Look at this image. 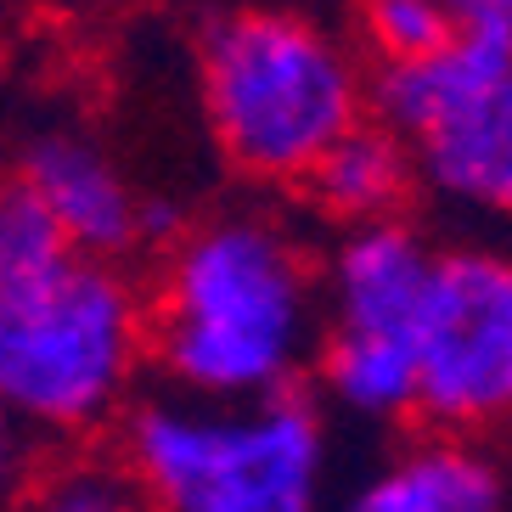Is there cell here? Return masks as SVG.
<instances>
[{"label":"cell","mask_w":512,"mask_h":512,"mask_svg":"<svg viewBox=\"0 0 512 512\" xmlns=\"http://www.w3.org/2000/svg\"><path fill=\"white\" fill-rule=\"evenodd\" d=\"M321 327V254L282 209H214L158 254L147 338L169 389L209 400L299 389Z\"/></svg>","instance_id":"1"},{"label":"cell","mask_w":512,"mask_h":512,"mask_svg":"<svg viewBox=\"0 0 512 512\" xmlns=\"http://www.w3.org/2000/svg\"><path fill=\"white\" fill-rule=\"evenodd\" d=\"M197 107L214 152L254 186H293L366 113V62L293 6H226L197 29Z\"/></svg>","instance_id":"2"},{"label":"cell","mask_w":512,"mask_h":512,"mask_svg":"<svg viewBox=\"0 0 512 512\" xmlns=\"http://www.w3.org/2000/svg\"><path fill=\"white\" fill-rule=\"evenodd\" d=\"M147 372V287L130 259L62 254L0 287V400L40 445L113 434Z\"/></svg>","instance_id":"3"},{"label":"cell","mask_w":512,"mask_h":512,"mask_svg":"<svg viewBox=\"0 0 512 512\" xmlns=\"http://www.w3.org/2000/svg\"><path fill=\"white\" fill-rule=\"evenodd\" d=\"M113 445L147 507L164 512H304L327 490L332 434L310 383L248 400L141 389Z\"/></svg>","instance_id":"4"},{"label":"cell","mask_w":512,"mask_h":512,"mask_svg":"<svg viewBox=\"0 0 512 512\" xmlns=\"http://www.w3.org/2000/svg\"><path fill=\"white\" fill-rule=\"evenodd\" d=\"M366 113L400 130L417 186L512 226V51L479 29L406 62H366Z\"/></svg>","instance_id":"5"},{"label":"cell","mask_w":512,"mask_h":512,"mask_svg":"<svg viewBox=\"0 0 512 512\" xmlns=\"http://www.w3.org/2000/svg\"><path fill=\"white\" fill-rule=\"evenodd\" d=\"M417 422L512 434V248L451 242L434 259L417 327Z\"/></svg>","instance_id":"6"},{"label":"cell","mask_w":512,"mask_h":512,"mask_svg":"<svg viewBox=\"0 0 512 512\" xmlns=\"http://www.w3.org/2000/svg\"><path fill=\"white\" fill-rule=\"evenodd\" d=\"M439 242L400 214L338 226L321 254V316L349 332H411L434 282Z\"/></svg>","instance_id":"7"},{"label":"cell","mask_w":512,"mask_h":512,"mask_svg":"<svg viewBox=\"0 0 512 512\" xmlns=\"http://www.w3.org/2000/svg\"><path fill=\"white\" fill-rule=\"evenodd\" d=\"M17 175L40 192L51 220L62 226L68 248L91 259H130L141 254V192L124 181V169L96 147L91 136H51L23 147Z\"/></svg>","instance_id":"8"},{"label":"cell","mask_w":512,"mask_h":512,"mask_svg":"<svg viewBox=\"0 0 512 512\" xmlns=\"http://www.w3.org/2000/svg\"><path fill=\"white\" fill-rule=\"evenodd\" d=\"M507 496L490 439L422 422L355 490L361 512H490Z\"/></svg>","instance_id":"9"},{"label":"cell","mask_w":512,"mask_h":512,"mask_svg":"<svg viewBox=\"0 0 512 512\" xmlns=\"http://www.w3.org/2000/svg\"><path fill=\"white\" fill-rule=\"evenodd\" d=\"M310 220L321 226H361L377 214H400L417 192V164H411V147L400 130L361 113V119L338 130V136L321 147V158L304 169V181L293 186Z\"/></svg>","instance_id":"10"},{"label":"cell","mask_w":512,"mask_h":512,"mask_svg":"<svg viewBox=\"0 0 512 512\" xmlns=\"http://www.w3.org/2000/svg\"><path fill=\"white\" fill-rule=\"evenodd\" d=\"M316 400L355 422L400 428L417 422V344L411 332H349L321 327L316 366H310Z\"/></svg>","instance_id":"11"},{"label":"cell","mask_w":512,"mask_h":512,"mask_svg":"<svg viewBox=\"0 0 512 512\" xmlns=\"http://www.w3.org/2000/svg\"><path fill=\"white\" fill-rule=\"evenodd\" d=\"M29 496L57 512H130L147 507L136 490V473L119 456V445L102 439H68L51 462H34Z\"/></svg>","instance_id":"12"},{"label":"cell","mask_w":512,"mask_h":512,"mask_svg":"<svg viewBox=\"0 0 512 512\" xmlns=\"http://www.w3.org/2000/svg\"><path fill=\"white\" fill-rule=\"evenodd\" d=\"M462 29L456 0H355V34L366 62H406L445 46Z\"/></svg>","instance_id":"13"},{"label":"cell","mask_w":512,"mask_h":512,"mask_svg":"<svg viewBox=\"0 0 512 512\" xmlns=\"http://www.w3.org/2000/svg\"><path fill=\"white\" fill-rule=\"evenodd\" d=\"M62 254H74V248L51 220V209L40 203V192L23 175H6L0 181V287L51 271Z\"/></svg>","instance_id":"14"},{"label":"cell","mask_w":512,"mask_h":512,"mask_svg":"<svg viewBox=\"0 0 512 512\" xmlns=\"http://www.w3.org/2000/svg\"><path fill=\"white\" fill-rule=\"evenodd\" d=\"M34 451H40V439H34L29 428H23V417L0 400V501H17L29 490L34 462H40Z\"/></svg>","instance_id":"15"},{"label":"cell","mask_w":512,"mask_h":512,"mask_svg":"<svg viewBox=\"0 0 512 512\" xmlns=\"http://www.w3.org/2000/svg\"><path fill=\"white\" fill-rule=\"evenodd\" d=\"M456 17H462V29H479L512 51V0H456Z\"/></svg>","instance_id":"16"}]
</instances>
